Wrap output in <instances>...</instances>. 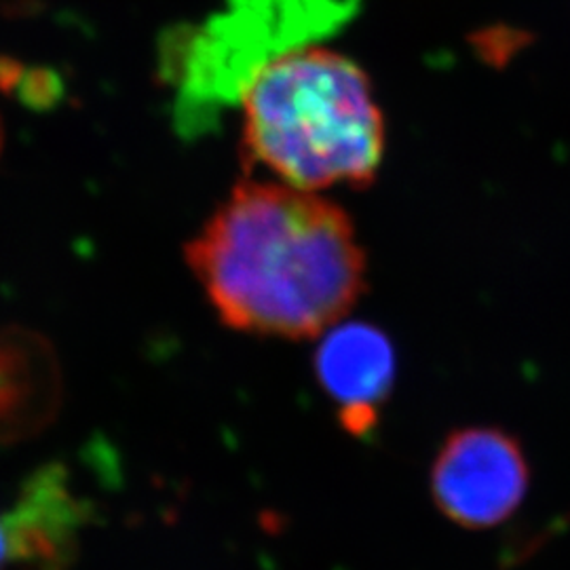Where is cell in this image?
I'll return each mask as SVG.
<instances>
[{"label": "cell", "instance_id": "cell-1", "mask_svg": "<svg viewBox=\"0 0 570 570\" xmlns=\"http://www.w3.org/2000/svg\"><path fill=\"white\" fill-rule=\"evenodd\" d=\"M184 256L220 322L256 336H322L366 287L345 209L282 183L237 184Z\"/></svg>", "mask_w": 570, "mask_h": 570}, {"label": "cell", "instance_id": "cell-2", "mask_svg": "<svg viewBox=\"0 0 570 570\" xmlns=\"http://www.w3.org/2000/svg\"><path fill=\"white\" fill-rule=\"evenodd\" d=\"M242 155L277 183L320 193L374 183L385 119L366 72L345 53L298 45L249 70L239 91Z\"/></svg>", "mask_w": 570, "mask_h": 570}, {"label": "cell", "instance_id": "cell-3", "mask_svg": "<svg viewBox=\"0 0 570 570\" xmlns=\"http://www.w3.org/2000/svg\"><path fill=\"white\" fill-rule=\"evenodd\" d=\"M530 469L518 440L497 428L450 433L431 469L435 508L463 529H492L511 518L529 490Z\"/></svg>", "mask_w": 570, "mask_h": 570}, {"label": "cell", "instance_id": "cell-4", "mask_svg": "<svg viewBox=\"0 0 570 570\" xmlns=\"http://www.w3.org/2000/svg\"><path fill=\"white\" fill-rule=\"evenodd\" d=\"M320 385L338 410L343 428L366 435L395 381V348L381 327L348 322L330 327L317 348Z\"/></svg>", "mask_w": 570, "mask_h": 570}, {"label": "cell", "instance_id": "cell-5", "mask_svg": "<svg viewBox=\"0 0 570 570\" xmlns=\"http://www.w3.org/2000/svg\"><path fill=\"white\" fill-rule=\"evenodd\" d=\"M2 522L13 567L68 570L79 553L89 508L70 487L66 469L47 465L26 480Z\"/></svg>", "mask_w": 570, "mask_h": 570}, {"label": "cell", "instance_id": "cell-6", "mask_svg": "<svg viewBox=\"0 0 570 570\" xmlns=\"http://www.w3.org/2000/svg\"><path fill=\"white\" fill-rule=\"evenodd\" d=\"M58 404V372L41 338L0 332V440H18L41 428Z\"/></svg>", "mask_w": 570, "mask_h": 570}, {"label": "cell", "instance_id": "cell-7", "mask_svg": "<svg viewBox=\"0 0 570 570\" xmlns=\"http://www.w3.org/2000/svg\"><path fill=\"white\" fill-rule=\"evenodd\" d=\"M7 567H11V551H9V537L0 513V570H7Z\"/></svg>", "mask_w": 570, "mask_h": 570}]
</instances>
